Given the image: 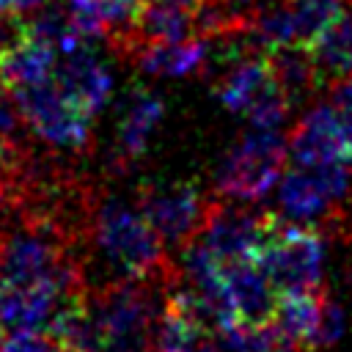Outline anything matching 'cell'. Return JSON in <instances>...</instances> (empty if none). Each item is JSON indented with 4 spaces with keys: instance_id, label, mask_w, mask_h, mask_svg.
<instances>
[{
    "instance_id": "6da1fadb",
    "label": "cell",
    "mask_w": 352,
    "mask_h": 352,
    "mask_svg": "<svg viewBox=\"0 0 352 352\" xmlns=\"http://www.w3.org/2000/svg\"><path fill=\"white\" fill-rule=\"evenodd\" d=\"M217 96L228 113L245 116L256 129H278L292 110V99L278 82L270 52L264 50H250L234 58L217 85Z\"/></svg>"
},
{
    "instance_id": "7a4b0ae2",
    "label": "cell",
    "mask_w": 352,
    "mask_h": 352,
    "mask_svg": "<svg viewBox=\"0 0 352 352\" xmlns=\"http://www.w3.org/2000/svg\"><path fill=\"white\" fill-rule=\"evenodd\" d=\"M94 239L110 267L124 278H148L162 264V239L140 209L104 201L96 209Z\"/></svg>"
},
{
    "instance_id": "3957f363",
    "label": "cell",
    "mask_w": 352,
    "mask_h": 352,
    "mask_svg": "<svg viewBox=\"0 0 352 352\" xmlns=\"http://www.w3.org/2000/svg\"><path fill=\"white\" fill-rule=\"evenodd\" d=\"M146 278H126L107 289L94 305V316L102 336V352H154V336L162 308Z\"/></svg>"
},
{
    "instance_id": "277c9868",
    "label": "cell",
    "mask_w": 352,
    "mask_h": 352,
    "mask_svg": "<svg viewBox=\"0 0 352 352\" xmlns=\"http://www.w3.org/2000/svg\"><path fill=\"white\" fill-rule=\"evenodd\" d=\"M253 258L278 294L314 292L322 280L324 245L311 228L272 217Z\"/></svg>"
},
{
    "instance_id": "5b68a950",
    "label": "cell",
    "mask_w": 352,
    "mask_h": 352,
    "mask_svg": "<svg viewBox=\"0 0 352 352\" xmlns=\"http://www.w3.org/2000/svg\"><path fill=\"white\" fill-rule=\"evenodd\" d=\"M289 160V143L275 129L245 135L217 170V192L234 201H258L280 179Z\"/></svg>"
},
{
    "instance_id": "8992f818",
    "label": "cell",
    "mask_w": 352,
    "mask_h": 352,
    "mask_svg": "<svg viewBox=\"0 0 352 352\" xmlns=\"http://www.w3.org/2000/svg\"><path fill=\"white\" fill-rule=\"evenodd\" d=\"M344 0H280L250 11V33L261 50L311 47L338 16Z\"/></svg>"
},
{
    "instance_id": "52a82bcc",
    "label": "cell",
    "mask_w": 352,
    "mask_h": 352,
    "mask_svg": "<svg viewBox=\"0 0 352 352\" xmlns=\"http://www.w3.org/2000/svg\"><path fill=\"white\" fill-rule=\"evenodd\" d=\"M22 121L47 143L58 148H82L91 138V116L82 113L55 82V74L44 82L11 91Z\"/></svg>"
},
{
    "instance_id": "ba28073f",
    "label": "cell",
    "mask_w": 352,
    "mask_h": 352,
    "mask_svg": "<svg viewBox=\"0 0 352 352\" xmlns=\"http://www.w3.org/2000/svg\"><path fill=\"white\" fill-rule=\"evenodd\" d=\"M74 267L58 239L47 231L22 228L0 245V280L3 283H41L72 280Z\"/></svg>"
},
{
    "instance_id": "9c48e42d",
    "label": "cell",
    "mask_w": 352,
    "mask_h": 352,
    "mask_svg": "<svg viewBox=\"0 0 352 352\" xmlns=\"http://www.w3.org/2000/svg\"><path fill=\"white\" fill-rule=\"evenodd\" d=\"M349 168L352 165H294L278 187L280 212L294 220L305 223L319 217L333 201L344 198L349 187Z\"/></svg>"
},
{
    "instance_id": "30bf717a",
    "label": "cell",
    "mask_w": 352,
    "mask_h": 352,
    "mask_svg": "<svg viewBox=\"0 0 352 352\" xmlns=\"http://www.w3.org/2000/svg\"><path fill=\"white\" fill-rule=\"evenodd\" d=\"M140 212L165 245H187L201 234L209 206L190 184H148L140 192Z\"/></svg>"
},
{
    "instance_id": "8fae6325",
    "label": "cell",
    "mask_w": 352,
    "mask_h": 352,
    "mask_svg": "<svg viewBox=\"0 0 352 352\" xmlns=\"http://www.w3.org/2000/svg\"><path fill=\"white\" fill-rule=\"evenodd\" d=\"M289 157L294 165H352V138L330 102L311 107L289 138Z\"/></svg>"
},
{
    "instance_id": "7c38bea8",
    "label": "cell",
    "mask_w": 352,
    "mask_h": 352,
    "mask_svg": "<svg viewBox=\"0 0 352 352\" xmlns=\"http://www.w3.org/2000/svg\"><path fill=\"white\" fill-rule=\"evenodd\" d=\"M272 217L248 214L234 206H209L201 226V242L214 253L220 264H234L253 258Z\"/></svg>"
},
{
    "instance_id": "4fadbf2b",
    "label": "cell",
    "mask_w": 352,
    "mask_h": 352,
    "mask_svg": "<svg viewBox=\"0 0 352 352\" xmlns=\"http://www.w3.org/2000/svg\"><path fill=\"white\" fill-rule=\"evenodd\" d=\"M55 82L91 118L107 104L113 94V74L104 66V60L91 50V44H82L77 50L58 55Z\"/></svg>"
},
{
    "instance_id": "5bb4252c",
    "label": "cell",
    "mask_w": 352,
    "mask_h": 352,
    "mask_svg": "<svg viewBox=\"0 0 352 352\" xmlns=\"http://www.w3.org/2000/svg\"><path fill=\"white\" fill-rule=\"evenodd\" d=\"M209 52H212V38L192 33L173 41L140 44L132 50L129 60L151 77H187L204 69V63L209 60Z\"/></svg>"
},
{
    "instance_id": "9a60e30c",
    "label": "cell",
    "mask_w": 352,
    "mask_h": 352,
    "mask_svg": "<svg viewBox=\"0 0 352 352\" xmlns=\"http://www.w3.org/2000/svg\"><path fill=\"white\" fill-rule=\"evenodd\" d=\"M223 272H226V283H228V294H231L236 319L250 322V324L272 322L275 305H278V292L270 283V278L261 272L256 258L223 264Z\"/></svg>"
},
{
    "instance_id": "2e32d148",
    "label": "cell",
    "mask_w": 352,
    "mask_h": 352,
    "mask_svg": "<svg viewBox=\"0 0 352 352\" xmlns=\"http://www.w3.org/2000/svg\"><path fill=\"white\" fill-rule=\"evenodd\" d=\"M324 316V300L314 292H280L272 324L289 346H314Z\"/></svg>"
},
{
    "instance_id": "e0dca14e",
    "label": "cell",
    "mask_w": 352,
    "mask_h": 352,
    "mask_svg": "<svg viewBox=\"0 0 352 352\" xmlns=\"http://www.w3.org/2000/svg\"><path fill=\"white\" fill-rule=\"evenodd\" d=\"M28 25H30V38L50 47L55 55H63L69 50L88 44L66 0H47L44 6L28 14Z\"/></svg>"
},
{
    "instance_id": "ac0fdd59",
    "label": "cell",
    "mask_w": 352,
    "mask_h": 352,
    "mask_svg": "<svg viewBox=\"0 0 352 352\" xmlns=\"http://www.w3.org/2000/svg\"><path fill=\"white\" fill-rule=\"evenodd\" d=\"M311 55L322 85H333L336 80L352 74V11H344L311 44Z\"/></svg>"
},
{
    "instance_id": "d6986e66",
    "label": "cell",
    "mask_w": 352,
    "mask_h": 352,
    "mask_svg": "<svg viewBox=\"0 0 352 352\" xmlns=\"http://www.w3.org/2000/svg\"><path fill=\"white\" fill-rule=\"evenodd\" d=\"M162 113H165V104L151 91L138 88L129 94L121 113V124H118V143L126 157H140L146 151V143L154 126L162 121Z\"/></svg>"
},
{
    "instance_id": "ffe728a7",
    "label": "cell",
    "mask_w": 352,
    "mask_h": 352,
    "mask_svg": "<svg viewBox=\"0 0 352 352\" xmlns=\"http://www.w3.org/2000/svg\"><path fill=\"white\" fill-rule=\"evenodd\" d=\"M270 63H272V72H275L278 82L283 85L286 96L292 99V104L305 99L308 94H314L322 85L319 74H316V66H314L311 47H278V50H270Z\"/></svg>"
},
{
    "instance_id": "44dd1931",
    "label": "cell",
    "mask_w": 352,
    "mask_h": 352,
    "mask_svg": "<svg viewBox=\"0 0 352 352\" xmlns=\"http://www.w3.org/2000/svg\"><path fill=\"white\" fill-rule=\"evenodd\" d=\"M55 60H58V55L50 47L30 38L28 44H22L14 55H8L0 63V77L8 85V91L28 88V85L50 80L55 74Z\"/></svg>"
},
{
    "instance_id": "7402d4cb",
    "label": "cell",
    "mask_w": 352,
    "mask_h": 352,
    "mask_svg": "<svg viewBox=\"0 0 352 352\" xmlns=\"http://www.w3.org/2000/svg\"><path fill=\"white\" fill-rule=\"evenodd\" d=\"M220 352H286L289 344L280 338L278 327L272 322L267 324H250V322H234L214 333Z\"/></svg>"
},
{
    "instance_id": "603a6c76",
    "label": "cell",
    "mask_w": 352,
    "mask_h": 352,
    "mask_svg": "<svg viewBox=\"0 0 352 352\" xmlns=\"http://www.w3.org/2000/svg\"><path fill=\"white\" fill-rule=\"evenodd\" d=\"M30 41V25H28V14H16V11H0V63L14 55L22 44Z\"/></svg>"
},
{
    "instance_id": "cb8c5ba5",
    "label": "cell",
    "mask_w": 352,
    "mask_h": 352,
    "mask_svg": "<svg viewBox=\"0 0 352 352\" xmlns=\"http://www.w3.org/2000/svg\"><path fill=\"white\" fill-rule=\"evenodd\" d=\"M0 352H63L44 330H11L0 336Z\"/></svg>"
},
{
    "instance_id": "d4e9b609",
    "label": "cell",
    "mask_w": 352,
    "mask_h": 352,
    "mask_svg": "<svg viewBox=\"0 0 352 352\" xmlns=\"http://www.w3.org/2000/svg\"><path fill=\"white\" fill-rule=\"evenodd\" d=\"M327 102H330V107L336 110V116L341 118L344 129L352 138V74H346V77L333 82V91H330Z\"/></svg>"
},
{
    "instance_id": "484cf974",
    "label": "cell",
    "mask_w": 352,
    "mask_h": 352,
    "mask_svg": "<svg viewBox=\"0 0 352 352\" xmlns=\"http://www.w3.org/2000/svg\"><path fill=\"white\" fill-rule=\"evenodd\" d=\"M344 330V314L338 305L324 302V316H322V327H319V338L316 344H333Z\"/></svg>"
},
{
    "instance_id": "4316f807",
    "label": "cell",
    "mask_w": 352,
    "mask_h": 352,
    "mask_svg": "<svg viewBox=\"0 0 352 352\" xmlns=\"http://www.w3.org/2000/svg\"><path fill=\"white\" fill-rule=\"evenodd\" d=\"M47 0H0V11H16V14H30Z\"/></svg>"
},
{
    "instance_id": "83f0119b",
    "label": "cell",
    "mask_w": 352,
    "mask_h": 352,
    "mask_svg": "<svg viewBox=\"0 0 352 352\" xmlns=\"http://www.w3.org/2000/svg\"><path fill=\"white\" fill-rule=\"evenodd\" d=\"M226 3H231V6H236V8H248V6H256L258 0H226ZM253 11V8H250Z\"/></svg>"
},
{
    "instance_id": "f1b7e54d",
    "label": "cell",
    "mask_w": 352,
    "mask_h": 352,
    "mask_svg": "<svg viewBox=\"0 0 352 352\" xmlns=\"http://www.w3.org/2000/svg\"><path fill=\"white\" fill-rule=\"evenodd\" d=\"M286 352H289V349H286Z\"/></svg>"
}]
</instances>
